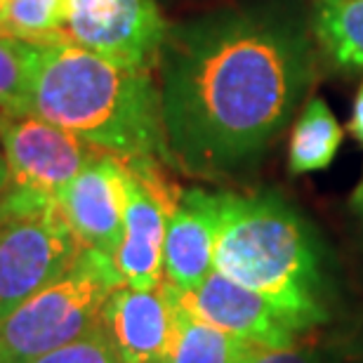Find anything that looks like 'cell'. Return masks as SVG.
Segmentation results:
<instances>
[{
    "mask_svg": "<svg viewBox=\"0 0 363 363\" xmlns=\"http://www.w3.org/2000/svg\"><path fill=\"white\" fill-rule=\"evenodd\" d=\"M342 144V128L323 99H309L290 135L288 168L293 175L325 170Z\"/></svg>",
    "mask_w": 363,
    "mask_h": 363,
    "instance_id": "14",
    "label": "cell"
},
{
    "mask_svg": "<svg viewBox=\"0 0 363 363\" xmlns=\"http://www.w3.org/2000/svg\"><path fill=\"white\" fill-rule=\"evenodd\" d=\"M33 113L108 154L156 158L172 170L151 71L121 67L69 40L40 45Z\"/></svg>",
    "mask_w": 363,
    "mask_h": 363,
    "instance_id": "2",
    "label": "cell"
},
{
    "mask_svg": "<svg viewBox=\"0 0 363 363\" xmlns=\"http://www.w3.org/2000/svg\"><path fill=\"white\" fill-rule=\"evenodd\" d=\"M118 286L113 257L83 248L67 272L0 321V363H33L97 328Z\"/></svg>",
    "mask_w": 363,
    "mask_h": 363,
    "instance_id": "4",
    "label": "cell"
},
{
    "mask_svg": "<svg viewBox=\"0 0 363 363\" xmlns=\"http://www.w3.org/2000/svg\"><path fill=\"white\" fill-rule=\"evenodd\" d=\"M40 45L0 35V121L33 113V71Z\"/></svg>",
    "mask_w": 363,
    "mask_h": 363,
    "instance_id": "17",
    "label": "cell"
},
{
    "mask_svg": "<svg viewBox=\"0 0 363 363\" xmlns=\"http://www.w3.org/2000/svg\"><path fill=\"white\" fill-rule=\"evenodd\" d=\"M215 269L267 297L302 333L328 321L321 248L279 194H217Z\"/></svg>",
    "mask_w": 363,
    "mask_h": 363,
    "instance_id": "3",
    "label": "cell"
},
{
    "mask_svg": "<svg viewBox=\"0 0 363 363\" xmlns=\"http://www.w3.org/2000/svg\"><path fill=\"white\" fill-rule=\"evenodd\" d=\"M186 304L208 323L245 340L259 350H283L300 340L302 330L255 290L231 281L217 269L199 288L182 293Z\"/></svg>",
    "mask_w": 363,
    "mask_h": 363,
    "instance_id": "10",
    "label": "cell"
},
{
    "mask_svg": "<svg viewBox=\"0 0 363 363\" xmlns=\"http://www.w3.org/2000/svg\"><path fill=\"white\" fill-rule=\"evenodd\" d=\"M245 363H330L323 352L314 347H283V350H257Z\"/></svg>",
    "mask_w": 363,
    "mask_h": 363,
    "instance_id": "19",
    "label": "cell"
},
{
    "mask_svg": "<svg viewBox=\"0 0 363 363\" xmlns=\"http://www.w3.org/2000/svg\"><path fill=\"white\" fill-rule=\"evenodd\" d=\"M175 290V330L163 363H245L259 347L224 333L189 307Z\"/></svg>",
    "mask_w": 363,
    "mask_h": 363,
    "instance_id": "13",
    "label": "cell"
},
{
    "mask_svg": "<svg viewBox=\"0 0 363 363\" xmlns=\"http://www.w3.org/2000/svg\"><path fill=\"white\" fill-rule=\"evenodd\" d=\"M352 135L357 137V142L363 147V83L357 92V99H354V111H352V123H350Z\"/></svg>",
    "mask_w": 363,
    "mask_h": 363,
    "instance_id": "20",
    "label": "cell"
},
{
    "mask_svg": "<svg viewBox=\"0 0 363 363\" xmlns=\"http://www.w3.org/2000/svg\"><path fill=\"white\" fill-rule=\"evenodd\" d=\"M10 184L5 196L26 203H60L62 191L99 154V147L38 113L0 121Z\"/></svg>",
    "mask_w": 363,
    "mask_h": 363,
    "instance_id": "6",
    "label": "cell"
},
{
    "mask_svg": "<svg viewBox=\"0 0 363 363\" xmlns=\"http://www.w3.org/2000/svg\"><path fill=\"white\" fill-rule=\"evenodd\" d=\"M5 3H7V0H0V10H3V7H5Z\"/></svg>",
    "mask_w": 363,
    "mask_h": 363,
    "instance_id": "23",
    "label": "cell"
},
{
    "mask_svg": "<svg viewBox=\"0 0 363 363\" xmlns=\"http://www.w3.org/2000/svg\"><path fill=\"white\" fill-rule=\"evenodd\" d=\"M81 250L60 206L0 210V321L67 272Z\"/></svg>",
    "mask_w": 363,
    "mask_h": 363,
    "instance_id": "5",
    "label": "cell"
},
{
    "mask_svg": "<svg viewBox=\"0 0 363 363\" xmlns=\"http://www.w3.org/2000/svg\"><path fill=\"white\" fill-rule=\"evenodd\" d=\"M156 69L172 170L213 179L248 168L283 133L316 60L288 14L222 10L170 26Z\"/></svg>",
    "mask_w": 363,
    "mask_h": 363,
    "instance_id": "1",
    "label": "cell"
},
{
    "mask_svg": "<svg viewBox=\"0 0 363 363\" xmlns=\"http://www.w3.org/2000/svg\"><path fill=\"white\" fill-rule=\"evenodd\" d=\"M125 165V227L113 255L125 286L154 290L163 283V245L168 217L182 189L170 182L168 165L156 158H123Z\"/></svg>",
    "mask_w": 363,
    "mask_h": 363,
    "instance_id": "7",
    "label": "cell"
},
{
    "mask_svg": "<svg viewBox=\"0 0 363 363\" xmlns=\"http://www.w3.org/2000/svg\"><path fill=\"white\" fill-rule=\"evenodd\" d=\"M217 194L206 189H182L168 217L163 245V276L182 293L199 288L215 269Z\"/></svg>",
    "mask_w": 363,
    "mask_h": 363,
    "instance_id": "12",
    "label": "cell"
},
{
    "mask_svg": "<svg viewBox=\"0 0 363 363\" xmlns=\"http://www.w3.org/2000/svg\"><path fill=\"white\" fill-rule=\"evenodd\" d=\"M7 184H10V170H7V158H5L3 140H0V199L5 196Z\"/></svg>",
    "mask_w": 363,
    "mask_h": 363,
    "instance_id": "21",
    "label": "cell"
},
{
    "mask_svg": "<svg viewBox=\"0 0 363 363\" xmlns=\"http://www.w3.org/2000/svg\"><path fill=\"white\" fill-rule=\"evenodd\" d=\"M314 31L333 62L363 69V0H323Z\"/></svg>",
    "mask_w": 363,
    "mask_h": 363,
    "instance_id": "16",
    "label": "cell"
},
{
    "mask_svg": "<svg viewBox=\"0 0 363 363\" xmlns=\"http://www.w3.org/2000/svg\"><path fill=\"white\" fill-rule=\"evenodd\" d=\"M67 24L69 0H7L0 10V35L33 45L67 43Z\"/></svg>",
    "mask_w": 363,
    "mask_h": 363,
    "instance_id": "15",
    "label": "cell"
},
{
    "mask_svg": "<svg viewBox=\"0 0 363 363\" xmlns=\"http://www.w3.org/2000/svg\"><path fill=\"white\" fill-rule=\"evenodd\" d=\"M357 208L361 210V215H363V186H361V191H359V196H357Z\"/></svg>",
    "mask_w": 363,
    "mask_h": 363,
    "instance_id": "22",
    "label": "cell"
},
{
    "mask_svg": "<svg viewBox=\"0 0 363 363\" xmlns=\"http://www.w3.org/2000/svg\"><path fill=\"white\" fill-rule=\"evenodd\" d=\"M101 323L123 363H163L175 330V290L165 279L154 290L123 283L106 300Z\"/></svg>",
    "mask_w": 363,
    "mask_h": 363,
    "instance_id": "11",
    "label": "cell"
},
{
    "mask_svg": "<svg viewBox=\"0 0 363 363\" xmlns=\"http://www.w3.org/2000/svg\"><path fill=\"white\" fill-rule=\"evenodd\" d=\"M60 208L83 248L113 257L125 227V165L123 158L99 151L67 184Z\"/></svg>",
    "mask_w": 363,
    "mask_h": 363,
    "instance_id": "9",
    "label": "cell"
},
{
    "mask_svg": "<svg viewBox=\"0 0 363 363\" xmlns=\"http://www.w3.org/2000/svg\"><path fill=\"white\" fill-rule=\"evenodd\" d=\"M168 28L154 0H69V40L121 67L154 71Z\"/></svg>",
    "mask_w": 363,
    "mask_h": 363,
    "instance_id": "8",
    "label": "cell"
},
{
    "mask_svg": "<svg viewBox=\"0 0 363 363\" xmlns=\"http://www.w3.org/2000/svg\"><path fill=\"white\" fill-rule=\"evenodd\" d=\"M33 363H123V361L111 335L104 328V323H99L97 328L85 333L83 337L45 354V357H40Z\"/></svg>",
    "mask_w": 363,
    "mask_h": 363,
    "instance_id": "18",
    "label": "cell"
}]
</instances>
